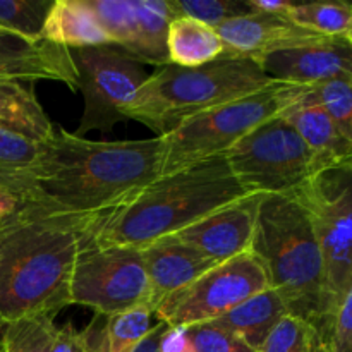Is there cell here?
<instances>
[{"instance_id":"6da1fadb","label":"cell","mask_w":352,"mask_h":352,"mask_svg":"<svg viewBox=\"0 0 352 352\" xmlns=\"http://www.w3.org/2000/svg\"><path fill=\"white\" fill-rule=\"evenodd\" d=\"M162 175V140L91 141L55 127L26 170L2 179L21 201L79 215L122 205Z\"/></svg>"},{"instance_id":"7a4b0ae2","label":"cell","mask_w":352,"mask_h":352,"mask_svg":"<svg viewBox=\"0 0 352 352\" xmlns=\"http://www.w3.org/2000/svg\"><path fill=\"white\" fill-rule=\"evenodd\" d=\"M96 219L23 201L0 222V322L54 320L71 306L76 258Z\"/></svg>"},{"instance_id":"3957f363","label":"cell","mask_w":352,"mask_h":352,"mask_svg":"<svg viewBox=\"0 0 352 352\" xmlns=\"http://www.w3.org/2000/svg\"><path fill=\"white\" fill-rule=\"evenodd\" d=\"M244 196L226 155H217L162 175L117 208L100 213L91 239L103 246L143 248Z\"/></svg>"},{"instance_id":"277c9868","label":"cell","mask_w":352,"mask_h":352,"mask_svg":"<svg viewBox=\"0 0 352 352\" xmlns=\"http://www.w3.org/2000/svg\"><path fill=\"white\" fill-rule=\"evenodd\" d=\"M250 251L263 263L270 289L289 315L315 325L322 337L327 320L323 256L308 213L294 196H263Z\"/></svg>"},{"instance_id":"5b68a950","label":"cell","mask_w":352,"mask_h":352,"mask_svg":"<svg viewBox=\"0 0 352 352\" xmlns=\"http://www.w3.org/2000/svg\"><path fill=\"white\" fill-rule=\"evenodd\" d=\"M274 82L250 57L223 54L198 67L165 64L141 85L126 116L160 138L189 117L254 95Z\"/></svg>"},{"instance_id":"8992f818","label":"cell","mask_w":352,"mask_h":352,"mask_svg":"<svg viewBox=\"0 0 352 352\" xmlns=\"http://www.w3.org/2000/svg\"><path fill=\"white\" fill-rule=\"evenodd\" d=\"M298 88L299 85L274 82L254 95L189 117L160 136L162 175L174 174L217 155H226L254 127L277 117L291 103Z\"/></svg>"},{"instance_id":"52a82bcc","label":"cell","mask_w":352,"mask_h":352,"mask_svg":"<svg viewBox=\"0 0 352 352\" xmlns=\"http://www.w3.org/2000/svg\"><path fill=\"white\" fill-rule=\"evenodd\" d=\"M291 196L308 213L322 251L325 330L340 299L352 285V160L320 168Z\"/></svg>"},{"instance_id":"ba28073f","label":"cell","mask_w":352,"mask_h":352,"mask_svg":"<svg viewBox=\"0 0 352 352\" xmlns=\"http://www.w3.org/2000/svg\"><path fill=\"white\" fill-rule=\"evenodd\" d=\"M226 158L248 195L291 196L322 168L294 127L278 116L241 138Z\"/></svg>"},{"instance_id":"9c48e42d","label":"cell","mask_w":352,"mask_h":352,"mask_svg":"<svg viewBox=\"0 0 352 352\" xmlns=\"http://www.w3.org/2000/svg\"><path fill=\"white\" fill-rule=\"evenodd\" d=\"M91 234L76 258L71 305L86 306L98 316H112L141 306L151 308L150 284L140 248L103 246L91 239Z\"/></svg>"},{"instance_id":"30bf717a","label":"cell","mask_w":352,"mask_h":352,"mask_svg":"<svg viewBox=\"0 0 352 352\" xmlns=\"http://www.w3.org/2000/svg\"><path fill=\"white\" fill-rule=\"evenodd\" d=\"M78 78V91L85 98V110L76 136L89 131L109 133L127 120V107L146 81L141 64L117 47H89L69 50Z\"/></svg>"},{"instance_id":"8fae6325","label":"cell","mask_w":352,"mask_h":352,"mask_svg":"<svg viewBox=\"0 0 352 352\" xmlns=\"http://www.w3.org/2000/svg\"><path fill=\"white\" fill-rule=\"evenodd\" d=\"M270 289L263 263L251 251L215 265L192 284L165 299L155 316L170 329L213 322Z\"/></svg>"},{"instance_id":"7c38bea8","label":"cell","mask_w":352,"mask_h":352,"mask_svg":"<svg viewBox=\"0 0 352 352\" xmlns=\"http://www.w3.org/2000/svg\"><path fill=\"white\" fill-rule=\"evenodd\" d=\"M265 195H248L198 220L175 236L212 263L220 265L251 250L258 210Z\"/></svg>"},{"instance_id":"4fadbf2b","label":"cell","mask_w":352,"mask_h":352,"mask_svg":"<svg viewBox=\"0 0 352 352\" xmlns=\"http://www.w3.org/2000/svg\"><path fill=\"white\" fill-rule=\"evenodd\" d=\"M275 82L313 86L332 79H352V48L344 38L274 52L258 58Z\"/></svg>"},{"instance_id":"5bb4252c","label":"cell","mask_w":352,"mask_h":352,"mask_svg":"<svg viewBox=\"0 0 352 352\" xmlns=\"http://www.w3.org/2000/svg\"><path fill=\"white\" fill-rule=\"evenodd\" d=\"M226 45V54L234 57L260 58L274 52L305 47L327 40L292 23L285 16L272 14H248L234 17L215 28Z\"/></svg>"},{"instance_id":"9a60e30c","label":"cell","mask_w":352,"mask_h":352,"mask_svg":"<svg viewBox=\"0 0 352 352\" xmlns=\"http://www.w3.org/2000/svg\"><path fill=\"white\" fill-rule=\"evenodd\" d=\"M0 79L24 82L50 79L78 89L69 48L43 40L31 41L3 30H0Z\"/></svg>"},{"instance_id":"2e32d148","label":"cell","mask_w":352,"mask_h":352,"mask_svg":"<svg viewBox=\"0 0 352 352\" xmlns=\"http://www.w3.org/2000/svg\"><path fill=\"white\" fill-rule=\"evenodd\" d=\"M140 250L150 284L153 309L215 267V263L182 243L175 234L151 241Z\"/></svg>"},{"instance_id":"e0dca14e","label":"cell","mask_w":352,"mask_h":352,"mask_svg":"<svg viewBox=\"0 0 352 352\" xmlns=\"http://www.w3.org/2000/svg\"><path fill=\"white\" fill-rule=\"evenodd\" d=\"M278 117L294 127L318 158L322 168L352 160V141L344 136L329 112L320 105L309 86L299 85L294 98Z\"/></svg>"},{"instance_id":"ac0fdd59","label":"cell","mask_w":352,"mask_h":352,"mask_svg":"<svg viewBox=\"0 0 352 352\" xmlns=\"http://www.w3.org/2000/svg\"><path fill=\"white\" fill-rule=\"evenodd\" d=\"M41 40L69 50L112 45L86 0H55L45 19Z\"/></svg>"},{"instance_id":"d6986e66","label":"cell","mask_w":352,"mask_h":352,"mask_svg":"<svg viewBox=\"0 0 352 352\" xmlns=\"http://www.w3.org/2000/svg\"><path fill=\"white\" fill-rule=\"evenodd\" d=\"M157 323L155 311L148 306L112 316L96 315L95 322L82 330L85 352H133Z\"/></svg>"},{"instance_id":"ffe728a7","label":"cell","mask_w":352,"mask_h":352,"mask_svg":"<svg viewBox=\"0 0 352 352\" xmlns=\"http://www.w3.org/2000/svg\"><path fill=\"white\" fill-rule=\"evenodd\" d=\"M136 28L129 57L155 67L170 64L167 50L168 26L177 17L170 0H133Z\"/></svg>"},{"instance_id":"44dd1931","label":"cell","mask_w":352,"mask_h":352,"mask_svg":"<svg viewBox=\"0 0 352 352\" xmlns=\"http://www.w3.org/2000/svg\"><path fill=\"white\" fill-rule=\"evenodd\" d=\"M285 315L289 311L280 296L274 289H267L213 322L256 351Z\"/></svg>"},{"instance_id":"7402d4cb","label":"cell","mask_w":352,"mask_h":352,"mask_svg":"<svg viewBox=\"0 0 352 352\" xmlns=\"http://www.w3.org/2000/svg\"><path fill=\"white\" fill-rule=\"evenodd\" d=\"M167 50L170 64L179 67H198L222 57L226 54V45L215 28L191 17L177 16L168 26Z\"/></svg>"},{"instance_id":"603a6c76","label":"cell","mask_w":352,"mask_h":352,"mask_svg":"<svg viewBox=\"0 0 352 352\" xmlns=\"http://www.w3.org/2000/svg\"><path fill=\"white\" fill-rule=\"evenodd\" d=\"M0 122L34 141H45L55 126L34 95L33 82L0 79Z\"/></svg>"},{"instance_id":"cb8c5ba5","label":"cell","mask_w":352,"mask_h":352,"mask_svg":"<svg viewBox=\"0 0 352 352\" xmlns=\"http://www.w3.org/2000/svg\"><path fill=\"white\" fill-rule=\"evenodd\" d=\"M162 352H254L246 342L215 322L179 327L165 332Z\"/></svg>"},{"instance_id":"d4e9b609","label":"cell","mask_w":352,"mask_h":352,"mask_svg":"<svg viewBox=\"0 0 352 352\" xmlns=\"http://www.w3.org/2000/svg\"><path fill=\"white\" fill-rule=\"evenodd\" d=\"M287 17L298 26L327 38L346 40L352 28V3L347 2H309L294 3Z\"/></svg>"},{"instance_id":"484cf974","label":"cell","mask_w":352,"mask_h":352,"mask_svg":"<svg viewBox=\"0 0 352 352\" xmlns=\"http://www.w3.org/2000/svg\"><path fill=\"white\" fill-rule=\"evenodd\" d=\"M254 352H325V347L315 325L285 315Z\"/></svg>"},{"instance_id":"4316f807","label":"cell","mask_w":352,"mask_h":352,"mask_svg":"<svg viewBox=\"0 0 352 352\" xmlns=\"http://www.w3.org/2000/svg\"><path fill=\"white\" fill-rule=\"evenodd\" d=\"M52 3V0H0V30L40 41Z\"/></svg>"},{"instance_id":"83f0119b","label":"cell","mask_w":352,"mask_h":352,"mask_svg":"<svg viewBox=\"0 0 352 352\" xmlns=\"http://www.w3.org/2000/svg\"><path fill=\"white\" fill-rule=\"evenodd\" d=\"M57 327L47 316L21 318L3 327L6 352H48Z\"/></svg>"},{"instance_id":"f1b7e54d","label":"cell","mask_w":352,"mask_h":352,"mask_svg":"<svg viewBox=\"0 0 352 352\" xmlns=\"http://www.w3.org/2000/svg\"><path fill=\"white\" fill-rule=\"evenodd\" d=\"M177 16L191 17L217 28L234 17L253 14L250 0H170Z\"/></svg>"},{"instance_id":"f546056e","label":"cell","mask_w":352,"mask_h":352,"mask_svg":"<svg viewBox=\"0 0 352 352\" xmlns=\"http://www.w3.org/2000/svg\"><path fill=\"white\" fill-rule=\"evenodd\" d=\"M309 88L344 136L352 141V79H332Z\"/></svg>"},{"instance_id":"4dcf8cb0","label":"cell","mask_w":352,"mask_h":352,"mask_svg":"<svg viewBox=\"0 0 352 352\" xmlns=\"http://www.w3.org/2000/svg\"><path fill=\"white\" fill-rule=\"evenodd\" d=\"M40 151V141L0 122V175L30 168Z\"/></svg>"},{"instance_id":"1f68e13d","label":"cell","mask_w":352,"mask_h":352,"mask_svg":"<svg viewBox=\"0 0 352 352\" xmlns=\"http://www.w3.org/2000/svg\"><path fill=\"white\" fill-rule=\"evenodd\" d=\"M325 352H352V285L322 333Z\"/></svg>"},{"instance_id":"d6a6232c","label":"cell","mask_w":352,"mask_h":352,"mask_svg":"<svg viewBox=\"0 0 352 352\" xmlns=\"http://www.w3.org/2000/svg\"><path fill=\"white\" fill-rule=\"evenodd\" d=\"M85 332L74 329L72 323H65L55 332L48 352H85Z\"/></svg>"},{"instance_id":"836d02e7","label":"cell","mask_w":352,"mask_h":352,"mask_svg":"<svg viewBox=\"0 0 352 352\" xmlns=\"http://www.w3.org/2000/svg\"><path fill=\"white\" fill-rule=\"evenodd\" d=\"M168 330V325L164 322H158L155 329L144 337L133 352H162V339H164L165 332Z\"/></svg>"},{"instance_id":"e575fe53","label":"cell","mask_w":352,"mask_h":352,"mask_svg":"<svg viewBox=\"0 0 352 352\" xmlns=\"http://www.w3.org/2000/svg\"><path fill=\"white\" fill-rule=\"evenodd\" d=\"M251 7L258 14H272V16L287 17L292 2H280V0H250Z\"/></svg>"},{"instance_id":"d590c367","label":"cell","mask_w":352,"mask_h":352,"mask_svg":"<svg viewBox=\"0 0 352 352\" xmlns=\"http://www.w3.org/2000/svg\"><path fill=\"white\" fill-rule=\"evenodd\" d=\"M21 203L23 201H21L14 192H10L9 189L0 186V222H2L3 219H7L9 215H12V213L19 208Z\"/></svg>"},{"instance_id":"8d00e7d4","label":"cell","mask_w":352,"mask_h":352,"mask_svg":"<svg viewBox=\"0 0 352 352\" xmlns=\"http://www.w3.org/2000/svg\"><path fill=\"white\" fill-rule=\"evenodd\" d=\"M3 327H6V323L0 322V352H6L3 351Z\"/></svg>"},{"instance_id":"74e56055","label":"cell","mask_w":352,"mask_h":352,"mask_svg":"<svg viewBox=\"0 0 352 352\" xmlns=\"http://www.w3.org/2000/svg\"><path fill=\"white\" fill-rule=\"evenodd\" d=\"M346 40H347V43H349L351 48H352V28H351V31H349V34H347Z\"/></svg>"}]
</instances>
